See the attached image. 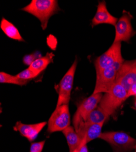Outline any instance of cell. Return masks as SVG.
<instances>
[{
    "label": "cell",
    "instance_id": "14",
    "mask_svg": "<svg viewBox=\"0 0 136 152\" xmlns=\"http://www.w3.org/2000/svg\"><path fill=\"white\" fill-rule=\"evenodd\" d=\"M54 56L53 53H48L45 56L40 57L34 60L28 68L39 75L52 62Z\"/></svg>",
    "mask_w": 136,
    "mask_h": 152
},
{
    "label": "cell",
    "instance_id": "4",
    "mask_svg": "<svg viewBox=\"0 0 136 152\" xmlns=\"http://www.w3.org/2000/svg\"><path fill=\"white\" fill-rule=\"evenodd\" d=\"M99 138L109 143L115 152H129L136 145L135 139L123 132H104Z\"/></svg>",
    "mask_w": 136,
    "mask_h": 152
},
{
    "label": "cell",
    "instance_id": "8",
    "mask_svg": "<svg viewBox=\"0 0 136 152\" xmlns=\"http://www.w3.org/2000/svg\"><path fill=\"white\" fill-rule=\"evenodd\" d=\"M121 42H114L106 52L98 57L95 61L96 74L113 66L118 61H124L121 56Z\"/></svg>",
    "mask_w": 136,
    "mask_h": 152
},
{
    "label": "cell",
    "instance_id": "12",
    "mask_svg": "<svg viewBox=\"0 0 136 152\" xmlns=\"http://www.w3.org/2000/svg\"><path fill=\"white\" fill-rule=\"evenodd\" d=\"M117 21L118 19L109 13L106 2L104 1L99 2L96 12L92 20V26L94 27L100 24H109L115 26Z\"/></svg>",
    "mask_w": 136,
    "mask_h": 152
},
{
    "label": "cell",
    "instance_id": "21",
    "mask_svg": "<svg viewBox=\"0 0 136 152\" xmlns=\"http://www.w3.org/2000/svg\"><path fill=\"white\" fill-rule=\"evenodd\" d=\"M45 143V141L32 143L30 147V152H42L44 147Z\"/></svg>",
    "mask_w": 136,
    "mask_h": 152
},
{
    "label": "cell",
    "instance_id": "20",
    "mask_svg": "<svg viewBox=\"0 0 136 152\" xmlns=\"http://www.w3.org/2000/svg\"><path fill=\"white\" fill-rule=\"evenodd\" d=\"M39 53H34L29 55H26L23 58V63L24 65L28 66L29 67L34 60H35L37 58L42 57L41 56H39Z\"/></svg>",
    "mask_w": 136,
    "mask_h": 152
},
{
    "label": "cell",
    "instance_id": "5",
    "mask_svg": "<svg viewBox=\"0 0 136 152\" xmlns=\"http://www.w3.org/2000/svg\"><path fill=\"white\" fill-rule=\"evenodd\" d=\"M125 60L116 63L113 66L96 73L95 87L93 93H107L116 82L117 73Z\"/></svg>",
    "mask_w": 136,
    "mask_h": 152
},
{
    "label": "cell",
    "instance_id": "19",
    "mask_svg": "<svg viewBox=\"0 0 136 152\" xmlns=\"http://www.w3.org/2000/svg\"><path fill=\"white\" fill-rule=\"evenodd\" d=\"M15 75L20 80L24 81H29L38 76L37 74L33 72L29 68L23 70Z\"/></svg>",
    "mask_w": 136,
    "mask_h": 152
},
{
    "label": "cell",
    "instance_id": "15",
    "mask_svg": "<svg viewBox=\"0 0 136 152\" xmlns=\"http://www.w3.org/2000/svg\"><path fill=\"white\" fill-rule=\"evenodd\" d=\"M0 28L7 37L18 42H24L18 29L12 23L3 18L0 24Z\"/></svg>",
    "mask_w": 136,
    "mask_h": 152
},
{
    "label": "cell",
    "instance_id": "3",
    "mask_svg": "<svg viewBox=\"0 0 136 152\" xmlns=\"http://www.w3.org/2000/svg\"><path fill=\"white\" fill-rule=\"evenodd\" d=\"M128 97V93L125 88L115 82L109 91L103 94L99 106L109 116L113 115Z\"/></svg>",
    "mask_w": 136,
    "mask_h": 152
},
{
    "label": "cell",
    "instance_id": "17",
    "mask_svg": "<svg viewBox=\"0 0 136 152\" xmlns=\"http://www.w3.org/2000/svg\"><path fill=\"white\" fill-rule=\"evenodd\" d=\"M109 116L108 114L100 106H98L89 114L85 124H104V122L108 120Z\"/></svg>",
    "mask_w": 136,
    "mask_h": 152
},
{
    "label": "cell",
    "instance_id": "10",
    "mask_svg": "<svg viewBox=\"0 0 136 152\" xmlns=\"http://www.w3.org/2000/svg\"><path fill=\"white\" fill-rule=\"evenodd\" d=\"M132 17L127 12H124L118 20L115 27V35L114 42H128L135 34L131 24Z\"/></svg>",
    "mask_w": 136,
    "mask_h": 152
},
{
    "label": "cell",
    "instance_id": "24",
    "mask_svg": "<svg viewBox=\"0 0 136 152\" xmlns=\"http://www.w3.org/2000/svg\"><path fill=\"white\" fill-rule=\"evenodd\" d=\"M135 152H136V145L135 147Z\"/></svg>",
    "mask_w": 136,
    "mask_h": 152
},
{
    "label": "cell",
    "instance_id": "2",
    "mask_svg": "<svg viewBox=\"0 0 136 152\" xmlns=\"http://www.w3.org/2000/svg\"><path fill=\"white\" fill-rule=\"evenodd\" d=\"M22 10L38 18L43 30L46 29L49 19L60 10L56 0H32Z\"/></svg>",
    "mask_w": 136,
    "mask_h": 152
},
{
    "label": "cell",
    "instance_id": "6",
    "mask_svg": "<svg viewBox=\"0 0 136 152\" xmlns=\"http://www.w3.org/2000/svg\"><path fill=\"white\" fill-rule=\"evenodd\" d=\"M70 119L68 105L56 107L48 121L47 132L49 133L62 132L70 126Z\"/></svg>",
    "mask_w": 136,
    "mask_h": 152
},
{
    "label": "cell",
    "instance_id": "23",
    "mask_svg": "<svg viewBox=\"0 0 136 152\" xmlns=\"http://www.w3.org/2000/svg\"><path fill=\"white\" fill-rule=\"evenodd\" d=\"M134 105H135V107L136 108V97H135V102H134Z\"/></svg>",
    "mask_w": 136,
    "mask_h": 152
},
{
    "label": "cell",
    "instance_id": "11",
    "mask_svg": "<svg viewBox=\"0 0 136 152\" xmlns=\"http://www.w3.org/2000/svg\"><path fill=\"white\" fill-rule=\"evenodd\" d=\"M47 124L46 122H42L34 124H25L18 121L14 126V130L18 132L21 136L32 142L35 140Z\"/></svg>",
    "mask_w": 136,
    "mask_h": 152
},
{
    "label": "cell",
    "instance_id": "22",
    "mask_svg": "<svg viewBox=\"0 0 136 152\" xmlns=\"http://www.w3.org/2000/svg\"><path fill=\"white\" fill-rule=\"evenodd\" d=\"M87 144V142L86 141V139L85 137H84L80 145L76 150V151L77 152H89Z\"/></svg>",
    "mask_w": 136,
    "mask_h": 152
},
{
    "label": "cell",
    "instance_id": "7",
    "mask_svg": "<svg viewBox=\"0 0 136 152\" xmlns=\"http://www.w3.org/2000/svg\"><path fill=\"white\" fill-rule=\"evenodd\" d=\"M77 64L78 61L76 58L59 83L56 107L62 105H68L69 104Z\"/></svg>",
    "mask_w": 136,
    "mask_h": 152
},
{
    "label": "cell",
    "instance_id": "16",
    "mask_svg": "<svg viewBox=\"0 0 136 152\" xmlns=\"http://www.w3.org/2000/svg\"><path fill=\"white\" fill-rule=\"evenodd\" d=\"M104 124H85L84 137L87 143L96 138H99L101 134L102 128Z\"/></svg>",
    "mask_w": 136,
    "mask_h": 152
},
{
    "label": "cell",
    "instance_id": "25",
    "mask_svg": "<svg viewBox=\"0 0 136 152\" xmlns=\"http://www.w3.org/2000/svg\"><path fill=\"white\" fill-rule=\"evenodd\" d=\"M73 152H77L76 150H75V151H73Z\"/></svg>",
    "mask_w": 136,
    "mask_h": 152
},
{
    "label": "cell",
    "instance_id": "9",
    "mask_svg": "<svg viewBox=\"0 0 136 152\" xmlns=\"http://www.w3.org/2000/svg\"><path fill=\"white\" fill-rule=\"evenodd\" d=\"M116 82L121 84L128 92L136 85V59L124 61L117 73Z\"/></svg>",
    "mask_w": 136,
    "mask_h": 152
},
{
    "label": "cell",
    "instance_id": "18",
    "mask_svg": "<svg viewBox=\"0 0 136 152\" xmlns=\"http://www.w3.org/2000/svg\"><path fill=\"white\" fill-rule=\"evenodd\" d=\"M0 82L1 83H10L20 86L25 85L28 81H24L18 79L16 75H12L4 72H0Z\"/></svg>",
    "mask_w": 136,
    "mask_h": 152
},
{
    "label": "cell",
    "instance_id": "1",
    "mask_svg": "<svg viewBox=\"0 0 136 152\" xmlns=\"http://www.w3.org/2000/svg\"><path fill=\"white\" fill-rule=\"evenodd\" d=\"M103 93H93L90 96L84 99L78 106L77 110L73 116V124L76 133L83 139L85 122L89 114L100 104Z\"/></svg>",
    "mask_w": 136,
    "mask_h": 152
},
{
    "label": "cell",
    "instance_id": "13",
    "mask_svg": "<svg viewBox=\"0 0 136 152\" xmlns=\"http://www.w3.org/2000/svg\"><path fill=\"white\" fill-rule=\"evenodd\" d=\"M62 133L66 138L70 152L76 150L80 145L82 139L76 133L75 128L72 126H69L62 131Z\"/></svg>",
    "mask_w": 136,
    "mask_h": 152
}]
</instances>
